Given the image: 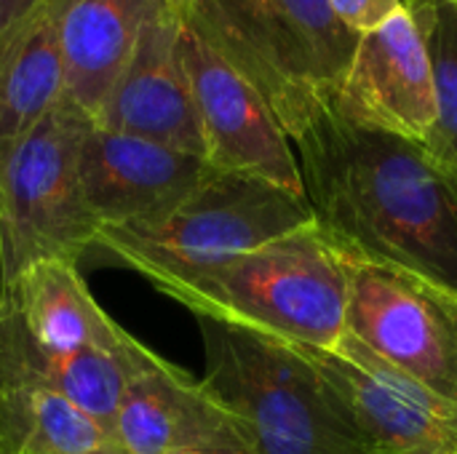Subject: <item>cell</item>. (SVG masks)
I'll return each mask as SVG.
<instances>
[{
	"mask_svg": "<svg viewBox=\"0 0 457 454\" xmlns=\"http://www.w3.org/2000/svg\"><path fill=\"white\" fill-rule=\"evenodd\" d=\"M204 385L238 420L254 454H378L287 340L198 318Z\"/></svg>",
	"mask_w": 457,
	"mask_h": 454,
	"instance_id": "277c9868",
	"label": "cell"
},
{
	"mask_svg": "<svg viewBox=\"0 0 457 454\" xmlns=\"http://www.w3.org/2000/svg\"><path fill=\"white\" fill-rule=\"evenodd\" d=\"M292 345L378 454H457V404L386 364L351 332L332 348Z\"/></svg>",
	"mask_w": 457,
	"mask_h": 454,
	"instance_id": "ba28073f",
	"label": "cell"
},
{
	"mask_svg": "<svg viewBox=\"0 0 457 454\" xmlns=\"http://www.w3.org/2000/svg\"><path fill=\"white\" fill-rule=\"evenodd\" d=\"M91 126L62 99L21 136L0 139V289L37 262L88 257L96 225L80 198L78 158Z\"/></svg>",
	"mask_w": 457,
	"mask_h": 454,
	"instance_id": "8992f818",
	"label": "cell"
},
{
	"mask_svg": "<svg viewBox=\"0 0 457 454\" xmlns=\"http://www.w3.org/2000/svg\"><path fill=\"white\" fill-rule=\"evenodd\" d=\"M351 123L426 142L436 123V91L426 40L407 5L359 37L332 102Z\"/></svg>",
	"mask_w": 457,
	"mask_h": 454,
	"instance_id": "7c38bea8",
	"label": "cell"
},
{
	"mask_svg": "<svg viewBox=\"0 0 457 454\" xmlns=\"http://www.w3.org/2000/svg\"><path fill=\"white\" fill-rule=\"evenodd\" d=\"M62 3L46 0L0 32V139L21 136L64 99Z\"/></svg>",
	"mask_w": 457,
	"mask_h": 454,
	"instance_id": "e0dca14e",
	"label": "cell"
},
{
	"mask_svg": "<svg viewBox=\"0 0 457 454\" xmlns=\"http://www.w3.org/2000/svg\"><path fill=\"white\" fill-rule=\"evenodd\" d=\"M115 452L110 436L0 348V454Z\"/></svg>",
	"mask_w": 457,
	"mask_h": 454,
	"instance_id": "2e32d148",
	"label": "cell"
},
{
	"mask_svg": "<svg viewBox=\"0 0 457 454\" xmlns=\"http://www.w3.org/2000/svg\"><path fill=\"white\" fill-rule=\"evenodd\" d=\"M0 348L16 356L35 375H40L54 391L72 401L86 417H91L107 436L112 433L129 377L145 351V345L134 334L123 332L110 345L83 348L70 356H51L37 351L21 334L16 321L5 313H0Z\"/></svg>",
	"mask_w": 457,
	"mask_h": 454,
	"instance_id": "ac0fdd59",
	"label": "cell"
},
{
	"mask_svg": "<svg viewBox=\"0 0 457 454\" xmlns=\"http://www.w3.org/2000/svg\"><path fill=\"white\" fill-rule=\"evenodd\" d=\"M212 174L209 161L102 126L80 144L78 182L96 227L153 219L185 201Z\"/></svg>",
	"mask_w": 457,
	"mask_h": 454,
	"instance_id": "8fae6325",
	"label": "cell"
},
{
	"mask_svg": "<svg viewBox=\"0 0 457 454\" xmlns=\"http://www.w3.org/2000/svg\"><path fill=\"white\" fill-rule=\"evenodd\" d=\"M118 454H254L238 420L177 364L145 348L112 425Z\"/></svg>",
	"mask_w": 457,
	"mask_h": 454,
	"instance_id": "30bf717a",
	"label": "cell"
},
{
	"mask_svg": "<svg viewBox=\"0 0 457 454\" xmlns=\"http://www.w3.org/2000/svg\"><path fill=\"white\" fill-rule=\"evenodd\" d=\"M313 222L335 249L457 294V174L423 142L327 107L289 139Z\"/></svg>",
	"mask_w": 457,
	"mask_h": 454,
	"instance_id": "6da1fadb",
	"label": "cell"
},
{
	"mask_svg": "<svg viewBox=\"0 0 457 454\" xmlns=\"http://www.w3.org/2000/svg\"><path fill=\"white\" fill-rule=\"evenodd\" d=\"M155 289L195 318L225 321L287 343L332 348L348 332L343 254L316 222Z\"/></svg>",
	"mask_w": 457,
	"mask_h": 454,
	"instance_id": "7a4b0ae2",
	"label": "cell"
},
{
	"mask_svg": "<svg viewBox=\"0 0 457 454\" xmlns=\"http://www.w3.org/2000/svg\"><path fill=\"white\" fill-rule=\"evenodd\" d=\"M340 254L348 332L418 385L457 404V294L420 276Z\"/></svg>",
	"mask_w": 457,
	"mask_h": 454,
	"instance_id": "52a82bcc",
	"label": "cell"
},
{
	"mask_svg": "<svg viewBox=\"0 0 457 454\" xmlns=\"http://www.w3.org/2000/svg\"><path fill=\"white\" fill-rule=\"evenodd\" d=\"M182 3H187V0H182Z\"/></svg>",
	"mask_w": 457,
	"mask_h": 454,
	"instance_id": "d4e9b609",
	"label": "cell"
},
{
	"mask_svg": "<svg viewBox=\"0 0 457 454\" xmlns=\"http://www.w3.org/2000/svg\"><path fill=\"white\" fill-rule=\"evenodd\" d=\"M179 48L193 88L209 166L217 171L268 179L305 195L297 155L268 102L198 35L185 13Z\"/></svg>",
	"mask_w": 457,
	"mask_h": 454,
	"instance_id": "9c48e42d",
	"label": "cell"
},
{
	"mask_svg": "<svg viewBox=\"0 0 457 454\" xmlns=\"http://www.w3.org/2000/svg\"><path fill=\"white\" fill-rule=\"evenodd\" d=\"M450 3H453V5H457V0H450Z\"/></svg>",
	"mask_w": 457,
	"mask_h": 454,
	"instance_id": "cb8c5ba5",
	"label": "cell"
},
{
	"mask_svg": "<svg viewBox=\"0 0 457 454\" xmlns=\"http://www.w3.org/2000/svg\"><path fill=\"white\" fill-rule=\"evenodd\" d=\"M428 51L436 123L423 142L426 150L457 174V5L450 0H404Z\"/></svg>",
	"mask_w": 457,
	"mask_h": 454,
	"instance_id": "d6986e66",
	"label": "cell"
},
{
	"mask_svg": "<svg viewBox=\"0 0 457 454\" xmlns=\"http://www.w3.org/2000/svg\"><path fill=\"white\" fill-rule=\"evenodd\" d=\"M179 35V3L161 0L145 21L134 54L96 118V126L142 136L206 161L204 131L185 72Z\"/></svg>",
	"mask_w": 457,
	"mask_h": 454,
	"instance_id": "4fadbf2b",
	"label": "cell"
},
{
	"mask_svg": "<svg viewBox=\"0 0 457 454\" xmlns=\"http://www.w3.org/2000/svg\"><path fill=\"white\" fill-rule=\"evenodd\" d=\"M313 222L305 195L268 179L217 171L169 211L131 225L96 227L91 252L145 276L153 286L220 265Z\"/></svg>",
	"mask_w": 457,
	"mask_h": 454,
	"instance_id": "5b68a950",
	"label": "cell"
},
{
	"mask_svg": "<svg viewBox=\"0 0 457 454\" xmlns=\"http://www.w3.org/2000/svg\"><path fill=\"white\" fill-rule=\"evenodd\" d=\"M99 454H118V452H99Z\"/></svg>",
	"mask_w": 457,
	"mask_h": 454,
	"instance_id": "603a6c76",
	"label": "cell"
},
{
	"mask_svg": "<svg viewBox=\"0 0 457 454\" xmlns=\"http://www.w3.org/2000/svg\"><path fill=\"white\" fill-rule=\"evenodd\" d=\"M161 0H64L59 43L64 62V99L94 123L123 75L139 32Z\"/></svg>",
	"mask_w": 457,
	"mask_h": 454,
	"instance_id": "5bb4252c",
	"label": "cell"
},
{
	"mask_svg": "<svg viewBox=\"0 0 457 454\" xmlns=\"http://www.w3.org/2000/svg\"><path fill=\"white\" fill-rule=\"evenodd\" d=\"M329 8L343 27L361 37L391 21L404 8V0H329Z\"/></svg>",
	"mask_w": 457,
	"mask_h": 454,
	"instance_id": "ffe728a7",
	"label": "cell"
},
{
	"mask_svg": "<svg viewBox=\"0 0 457 454\" xmlns=\"http://www.w3.org/2000/svg\"><path fill=\"white\" fill-rule=\"evenodd\" d=\"M179 8L260 91L289 139L332 107L359 45L329 0H179Z\"/></svg>",
	"mask_w": 457,
	"mask_h": 454,
	"instance_id": "3957f363",
	"label": "cell"
},
{
	"mask_svg": "<svg viewBox=\"0 0 457 454\" xmlns=\"http://www.w3.org/2000/svg\"><path fill=\"white\" fill-rule=\"evenodd\" d=\"M177 454H230V452H177Z\"/></svg>",
	"mask_w": 457,
	"mask_h": 454,
	"instance_id": "7402d4cb",
	"label": "cell"
},
{
	"mask_svg": "<svg viewBox=\"0 0 457 454\" xmlns=\"http://www.w3.org/2000/svg\"><path fill=\"white\" fill-rule=\"evenodd\" d=\"M46 0H0V32L40 8Z\"/></svg>",
	"mask_w": 457,
	"mask_h": 454,
	"instance_id": "44dd1931",
	"label": "cell"
},
{
	"mask_svg": "<svg viewBox=\"0 0 457 454\" xmlns=\"http://www.w3.org/2000/svg\"><path fill=\"white\" fill-rule=\"evenodd\" d=\"M0 313L11 316L21 334L51 356L110 345L126 332L99 308L80 268L62 260L37 262L11 289H0Z\"/></svg>",
	"mask_w": 457,
	"mask_h": 454,
	"instance_id": "9a60e30c",
	"label": "cell"
}]
</instances>
